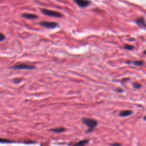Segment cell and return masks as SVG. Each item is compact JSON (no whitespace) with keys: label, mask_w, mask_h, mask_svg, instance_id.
<instances>
[{"label":"cell","mask_w":146,"mask_h":146,"mask_svg":"<svg viewBox=\"0 0 146 146\" xmlns=\"http://www.w3.org/2000/svg\"><path fill=\"white\" fill-rule=\"evenodd\" d=\"M82 121L83 123L85 124L88 127V130L87 131V133L92 132L98 125L97 122L93 119L83 118L82 119Z\"/></svg>","instance_id":"cell-1"},{"label":"cell","mask_w":146,"mask_h":146,"mask_svg":"<svg viewBox=\"0 0 146 146\" xmlns=\"http://www.w3.org/2000/svg\"><path fill=\"white\" fill-rule=\"evenodd\" d=\"M12 69L14 70H33L35 69V67L32 65H27L25 63H20L15 65L12 67Z\"/></svg>","instance_id":"cell-2"},{"label":"cell","mask_w":146,"mask_h":146,"mask_svg":"<svg viewBox=\"0 0 146 146\" xmlns=\"http://www.w3.org/2000/svg\"><path fill=\"white\" fill-rule=\"evenodd\" d=\"M41 11L43 14L46 15H48V16L54 17L57 18H59L62 17V14L61 13H59L57 12L53 11V10L48 9H42Z\"/></svg>","instance_id":"cell-3"},{"label":"cell","mask_w":146,"mask_h":146,"mask_svg":"<svg viewBox=\"0 0 146 146\" xmlns=\"http://www.w3.org/2000/svg\"><path fill=\"white\" fill-rule=\"evenodd\" d=\"M40 25L42 26L45 27L48 29H53L58 26V23L53 22H46L42 21L40 23Z\"/></svg>","instance_id":"cell-4"},{"label":"cell","mask_w":146,"mask_h":146,"mask_svg":"<svg viewBox=\"0 0 146 146\" xmlns=\"http://www.w3.org/2000/svg\"><path fill=\"white\" fill-rule=\"evenodd\" d=\"M74 1L80 7H87L91 4V2L88 0H74Z\"/></svg>","instance_id":"cell-5"},{"label":"cell","mask_w":146,"mask_h":146,"mask_svg":"<svg viewBox=\"0 0 146 146\" xmlns=\"http://www.w3.org/2000/svg\"><path fill=\"white\" fill-rule=\"evenodd\" d=\"M133 112L131 110H123L119 113V115L122 117H126L132 115Z\"/></svg>","instance_id":"cell-6"},{"label":"cell","mask_w":146,"mask_h":146,"mask_svg":"<svg viewBox=\"0 0 146 146\" xmlns=\"http://www.w3.org/2000/svg\"><path fill=\"white\" fill-rule=\"evenodd\" d=\"M136 23L141 27H145V23L144 18L143 17H140L136 20Z\"/></svg>","instance_id":"cell-7"},{"label":"cell","mask_w":146,"mask_h":146,"mask_svg":"<svg viewBox=\"0 0 146 146\" xmlns=\"http://www.w3.org/2000/svg\"><path fill=\"white\" fill-rule=\"evenodd\" d=\"M22 16L25 18H27V19H30V20L36 19V18H37V16H36V15L33 14H30V13L23 14L22 15Z\"/></svg>","instance_id":"cell-8"},{"label":"cell","mask_w":146,"mask_h":146,"mask_svg":"<svg viewBox=\"0 0 146 146\" xmlns=\"http://www.w3.org/2000/svg\"><path fill=\"white\" fill-rule=\"evenodd\" d=\"M65 131V129L63 127H60V128H58V129H51V131L53 132L54 133H61Z\"/></svg>","instance_id":"cell-9"},{"label":"cell","mask_w":146,"mask_h":146,"mask_svg":"<svg viewBox=\"0 0 146 146\" xmlns=\"http://www.w3.org/2000/svg\"><path fill=\"white\" fill-rule=\"evenodd\" d=\"M88 142V140H81V141L79 142L78 143H77L76 144H75L73 146H84L86 143H87Z\"/></svg>","instance_id":"cell-10"},{"label":"cell","mask_w":146,"mask_h":146,"mask_svg":"<svg viewBox=\"0 0 146 146\" xmlns=\"http://www.w3.org/2000/svg\"><path fill=\"white\" fill-rule=\"evenodd\" d=\"M134 65H135L136 66H142L143 65H144V62L142 61H135L134 62Z\"/></svg>","instance_id":"cell-11"},{"label":"cell","mask_w":146,"mask_h":146,"mask_svg":"<svg viewBox=\"0 0 146 146\" xmlns=\"http://www.w3.org/2000/svg\"><path fill=\"white\" fill-rule=\"evenodd\" d=\"M124 48L127 49V50H132L133 49H134V46H131V45H124Z\"/></svg>","instance_id":"cell-12"},{"label":"cell","mask_w":146,"mask_h":146,"mask_svg":"<svg viewBox=\"0 0 146 146\" xmlns=\"http://www.w3.org/2000/svg\"><path fill=\"white\" fill-rule=\"evenodd\" d=\"M5 40V36L2 33H0V42L4 41Z\"/></svg>","instance_id":"cell-13"},{"label":"cell","mask_w":146,"mask_h":146,"mask_svg":"<svg viewBox=\"0 0 146 146\" xmlns=\"http://www.w3.org/2000/svg\"><path fill=\"white\" fill-rule=\"evenodd\" d=\"M133 86L135 88H136V89H139L140 87H141V85H139V84H137V83H134V85H133Z\"/></svg>","instance_id":"cell-14"},{"label":"cell","mask_w":146,"mask_h":146,"mask_svg":"<svg viewBox=\"0 0 146 146\" xmlns=\"http://www.w3.org/2000/svg\"><path fill=\"white\" fill-rule=\"evenodd\" d=\"M10 142H11V141H10V140H8L0 139V143H10Z\"/></svg>","instance_id":"cell-15"},{"label":"cell","mask_w":146,"mask_h":146,"mask_svg":"<svg viewBox=\"0 0 146 146\" xmlns=\"http://www.w3.org/2000/svg\"><path fill=\"white\" fill-rule=\"evenodd\" d=\"M111 146H121V144H120V143H113V144H111Z\"/></svg>","instance_id":"cell-16"},{"label":"cell","mask_w":146,"mask_h":146,"mask_svg":"<svg viewBox=\"0 0 146 146\" xmlns=\"http://www.w3.org/2000/svg\"><path fill=\"white\" fill-rule=\"evenodd\" d=\"M13 82L14 83H19L20 82V79H14L13 80Z\"/></svg>","instance_id":"cell-17"}]
</instances>
